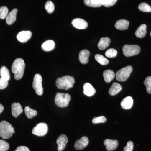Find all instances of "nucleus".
Listing matches in <instances>:
<instances>
[{
	"label": "nucleus",
	"mask_w": 151,
	"mask_h": 151,
	"mask_svg": "<svg viewBox=\"0 0 151 151\" xmlns=\"http://www.w3.org/2000/svg\"><path fill=\"white\" fill-rule=\"evenodd\" d=\"M118 52L115 49L110 48L108 49L105 52V55L108 58H112L116 57L117 56Z\"/></svg>",
	"instance_id": "2f4dec72"
},
{
	"label": "nucleus",
	"mask_w": 151,
	"mask_h": 151,
	"mask_svg": "<svg viewBox=\"0 0 151 151\" xmlns=\"http://www.w3.org/2000/svg\"><path fill=\"white\" fill-rule=\"evenodd\" d=\"M84 3L90 7H100L102 6V0H84Z\"/></svg>",
	"instance_id": "b1692460"
},
{
	"label": "nucleus",
	"mask_w": 151,
	"mask_h": 151,
	"mask_svg": "<svg viewBox=\"0 0 151 151\" xmlns=\"http://www.w3.org/2000/svg\"><path fill=\"white\" fill-rule=\"evenodd\" d=\"M90 52L87 50H82L79 53V61L83 64H86L89 62Z\"/></svg>",
	"instance_id": "4468645a"
},
{
	"label": "nucleus",
	"mask_w": 151,
	"mask_h": 151,
	"mask_svg": "<svg viewBox=\"0 0 151 151\" xmlns=\"http://www.w3.org/2000/svg\"><path fill=\"white\" fill-rule=\"evenodd\" d=\"M45 10L49 14H51L54 11L55 6L54 4L51 1H49L45 4Z\"/></svg>",
	"instance_id": "c756f323"
},
{
	"label": "nucleus",
	"mask_w": 151,
	"mask_h": 151,
	"mask_svg": "<svg viewBox=\"0 0 151 151\" xmlns=\"http://www.w3.org/2000/svg\"><path fill=\"white\" fill-rule=\"evenodd\" d=\"M133 70V68L131 65H128L120 69L116 73V78L119 81H125L129 77Z\"/></svg>",
	"instance_id": "39448f33"
},
{
	"label": "nucleus",
	"mask_w": 151,
	"mask_h": 151,
	"mask_svg": "<svg viewBox=\"0 0 151 151\" xmlns=\"http://www.w3.org/2000/svg\"><path fill=\"white\" fill-rule=\"evenodd\" d=\"M103 77L105 82L110 83L115 78L116 74L113 70H106L103 72Z\"/></svg>",
	"instance_id": "4be33fe9"
},
{
	"label": "nucleus",
	"mask_w": 151,
	"mask_h": 151,
	"mask_svg": "<svg viewBox=\"0 0 151 151\" xmlns=\"http://www.w3.org/2000/svg\"><path fill=\"white\" fill-rule=\"evenodd\" d=\"M48 131V127L46 123H40L37 124L35 127H34L32 130V133L33 134L42 137L46 135Z\"/></svg>",
	"instance_id": "6e6552de"
},
{
	"label": "nucleus",
	"mask_w": 151,
	"mask_h": 151,
	"mask_svg": "<svg viewBox=\"0 0 151 151\" xmlns=\"http://www.w3.org/2000/svg\"><path fill=\"white\" fill-rule=\"evenodd\" d=\"M129 25L128 21L125 19H120L116 22L115 24V27L116 29L120 30H125L127 29Z\"/></svg>",
	"instance_id": "6ab92c4d"
},
{
	"label": "nucleus",
	"mask_w": 151,
	"mask_h": 151,
	"mask_svg": "<svg viewBox=\"0 0 151 151\" xmlns=\"http://www.w3.org/2000/svg\"><path fill=\"white\" fill-rule=\"evenodd\" d=\"M89 142L88 138L86 137H83L76 142L74 147L76 150H82L87 147Z\"/></svg>",
	"instance_id": "f8f14e48"
},
{
	"label": "nucleus",
	"mask_w": 151,
	"mask_h": 151,
	"mask_svg": "<svg viewBox=\"0 0 151 151\" xmlns=\"http://www.w3.org/2000/svg\"><path fill=\"white\" fill-rule=\"evenodd\" d=\"M138 8L140 11L145 12H151V7L148 4L146 3H142L139 5Z\"/></svg>",
	"instance_id": "c85d7f7f"
},
{
	"label": "nucleus",
	"mask_w": 151,
	"mask_h": 151,
	"mask_svg": "<svg viewBox=\"0 0 151 151\" xmlns=\"http://www.w3.org/2000/svg\"><path fill=\"white\" fill-rule=\"evenodd\" d=\"M32 87L35 90L36 93L38 95L43 94V89L42 85V77L39 74H36L33 78Z\"/></svg>",
	"instance_id": "0eeeda50"
},
{
	"label": "nucleus",
	"mask_w": 151,
	"mask_h": 151,
	"mask_svg": "<svg viewBox=\"0 0 151 151\" xmlns=\"http://www.w3.org/2000/svg\"><path fill=\"white\" fill-rule=\"evenodd\" d=\"M74 27L79 29H86L88 27V23L81 18H76L72 20L71 22Z\"/></svg>",
	"instance_id": "9d476101"
},
{
	"label": "nucleus",
	"mask_w": 151,
	"mask_h": 151,
	"mask_svg": "<svg viewBox=\"0 0 151 151\" xmlns=\"http://www.w3.org/2000/svg\"><path fill=\"white\" fill-rule=\"evenodd\" d=\"M84 91L83 93L88 97H92L96 93V90L91 84L86 83L84 84L83 86Z\"/></svg>",
	"instance_id": "dca6fc26"
},
{
	"label": "nucleus",
	"mask_w": 151,
	"mask_h": 151,
	"mask_svg": "<svg viewBox=\"0 0 151 151\" xmlns=\"http://www.w3.org/2000/svg\"><path fill=\"white\" fill-rule=\"evenodd\" d=\"M18 10L17 9H14L10 12L9 13L6 18V22L8 25L13 24L17 19V14Z\"/></svg>",
	"instance_id": "f3484780"
},
{
	"label": "nucleus",
	"mask_w": 151,
	"mask_h": 151,
	"mask_svg": "<svg viewBox=\"0 0 151 151\" xmlns=\"http://www.w3.org/2000/svg\"><path fill=\"white\" fill-rule=\"evenodd\" d=\"M32 33L30 31H23L18 34L17 38L20 42L25 43L31 37Z\"/></svg>",
	"instance_id": "1a4fd4ad"
},
{
	"label": "nucleus",
	"mask_w": 151,
	"mask_h": 151,
	"mask_svg": "<svg viewBox=\"0 0 151 151\" xmlns=\"http://www.w3.org/2000/svg\"><path fill=\"white\" fill-rule=\"evenodd\" d=\"M133 105V98L130 96L125 97L122 100L121 103V107L125 110H128L132 108Z\"/></svg>",
	"instance_id": "a211bd4d"
},
{
	"label": "nucleus",
	"mask_w": 151,
	"mask_h": 151,
	"mask_svg": "<svg viewBox=\"0 0 151 151\" xmlns=\"http://www.w3.org/2000/svg\"><path fill=\"white\" fill-rule=\"evenodd\" d=\"M4 110V107L3 105L1 104H0V114L2 113L3 111Z\"/></svg>",
	"instance_id": "ea45409f"
},
{
	"label": "nucleus",
	"mask_w": 151,
	"mask_h": 151,
	"mask_svg": "<svg viewBox=\"0 0 151 151\" xmlns=\"http://www.w3.org/2000/svg\"><path fill=\"white\" fill-rule=\"evenodd\" d=\"M117 0H102V6L105 7H110L115 4Z\"/></svg>",
	"instance_id": "72a5a7b5"
},
{
	"label": "nucleus",
	"mask_w": 151,
	"mask_h": 151,
	"mask_svg": "<svg viewBox=\"0 0 151 151\" xmlns=\"http://www.w3.org/2000/svg\"><path fill=\"white\" fill-rule=\"evenodd\" d=\"M75 79L71 76L66 75L57 78L56 86L58 89H68L73 87L75 83Z\"/></svg>",
	"instance_id": "f03ea898"
},
{
	"label": "nucleus",
	"mask_w": 151,
	"mask_h": 151,
	"mask_svg": "<svg viewBox=\"0 0 151 151\" xmlns=\"http://www.w3.org/2000/svg\"><path fill=\"white\" fill-rule=\"evenodd\" d=\"M8 85V81L0 78V89H5Z\"/></svg>",
	"instance_id": "4c0bfd02"
},
{
	"label": "nucleus",
	"mask_w": 151,
	"mask_h": 151,
	"mask_svg": "<svg viewBox=\"0 0 151 151\" xmlns=\"http://www.w3.org/2000/svg\"><path fill=\"white\" fill-rule=\"evenodd\" d=\"M150 36H151V32H150Z\"/></svg>",
	"instance_id": "a19ab883"
},
{
	"label": "nucleus",
	"mask_w": 151,
	"mask_h": 151,
	"mask_svg": "<svg viewBox=\"0 0 151 151\" xmlns=\"http://www.w3.org/2000/svg\"><path fill=\"white\" fill-rule=\"evenodd\" d=\"M15 133L13 127L6 121L0 123V137L4 139H8Z\"/></svg>",
	"instance_id": "7ed1b4c3"
},
{
	"label": "nucleus",
	"mask_w": 151,
	"mask_h": 151,
	"mask_svg": "<svg viewBox=\"0 0 151 151\" xmlns=\"http://www.w3.org/2000/svg\"><path fill=\"white\" fill-rule=\"evenodd\" d=\"M15 151H30V150L27 147L22 146L17 148Z\"/></svg>",
	"instance_id": "58836bf2"
},
{
	"label": "nucleus",
	"mask_w": 151,
	"mask_h": 151,
	"mask_svg": "<svg viewBox=\"0 0 151 151\" xmlns=\"http://www.w3.org/2000/svg\"><path fill=\"white\" fill-rule=\"evenodd\" d=\"M68 142L67 136L65 134L60 135L56 140V143L58 145V150L62 151L65 149L66 144Z\"/></svg>",
	"instance_id": "9b49d317"
},
{
	"label": "nucleus",
	"mask_w": 151,
	"mask_h": 151,
	"mask_svg": "<svg viewBox=\"0 0 151 151\" xmlns=\"http://www.w3.org/2000/svg\"><path fill=\"white\" fill-rule=\"evenodd\" d=\"M24 111L26 116L28 119H32L37 115V111L32 109L28 106H27L25 108Z\"/></svg>",
	"instance_id": "bb28decb"
},
{
	"label": "nucleus",
	"mask_w": 151,
	"mask_h": 151,
	"mask_svg": "<svg viewBox=\"0 0 151 151\" xmlns=\"http://www.w3.org/2000/svg\"><path fill=\"white\" fill-rule=\"evenodd\" d=\"M111 42V39L109 37L101 38L97 44V47L100 50H104L109 46Z\"/></svg>",
	"instance_id": "412c9836"
},
{
	"label": "nucleus",
	"mask_w": 151,
	"mask_h": 151,
	"mask_svg": "<svg viewBox=\"0 0 151 151\" xmlns=\"http://www.w3.org/2000/svg\"><path fill=\"white\" fill-rule=\"evenodd\" d=\"M134 143L132 141H129L127 143V146L124 147V151H133L134 149Z\"/></svg>",
	"instance_id": "e433bc0d"
},
{
	"label": "nucleus",
	"mask_w": 151,
	"mask_h": 151,
	"mask_svg": "<svg viewBox=\"0 0 151 151\" xmlns=\"http://www.w3.org/2000/svg\"><path fill=\"white\" fill-rule=\"evenodd\" d=\"M55 44L52 40H48L44 42L42 45V48L45 51H50L54 48Z\"/></svg>",
	"instance_id": "393cba45"
},
{
	"label": "nucleus",
	"mask_w": 151,
	"mask_h": 151,
	"mask_svg": "<svg viewBox=\"0 0 151 151\" xmlns=\"http://www.w3.org/2000/svg\"><path fill=\"white\" fill-rule=\"evenodd\" d=\"M25 63L22 58H18L14 61L12 66V73L14 74V78L16 80L21 79L24 73Z\"/></svg>",
	"instance_id": "f257e3e1"
},
{
	"label": "nucleus",
	"mask_w": 151,
	"mask_h": 151,
	"mask_svg": "<svg viewBox=\"0 0 151 151\" xmlns=\"http://www.w3.org/2000/svg\"><path fill=\"white\" fill-rule=\"evenodd\" d=\"M147 34V26L146 24H142L138 28L135 32V35L138 38H143Z\"/></svg>",
	"instance_id": "5701e85b"
},
{
	"label": "nucleus",
	"mask_w": 151,
	"mask_h": 151,
	"mask_svg": "<svg viewBox=\"0 0 151 151\" xmlns=\"http://www.w3.org/2000/svg\"><path fill=\"white\" fill-rule=\"evenodd\" d=\"M140 50V47L137 45H126L123 47V54L126 57L137 55L139 53Z\"/></svg>",
	"instance_id": "423d86ee"
},
{
	"label": "nucleus",
	"mask_w": 151,
	"mask_h": 151,
	"mask_svg": "<svg viewBox=\"0 0 151 151\" xmlns=\"http://www.w3.org/2000/svg\"><path fill=\"white\" fill-rule=\"evenodd\" d=\"M9 148V145L6 141L0 140V151H7Z\"/></svg>",
	"instance_id": "f704fd0d"
},
{
	"label": "nucleus",
	"mask_w": 151,
	"mask_h": 151,
	"mask_svg": "<svg viewBox=\"0 0 151 151\" xmlns=\"http://www.w3.org/2000/svg\"><path fill=\"white\" fill-rule=\"evenodd\" d=\"M23 112V109L19 103H14L12 105V116L17 118Z\"/></svg>",
	"instance_id": "2eb2a0df"
},
{
	"label": "nucleus",
	"mask_w": 151,
	"mask_h": 151,
	"mask_svg": "<svg viewBox=\"0 0 151 151\" xmlns=\"http://www.w3.org/2000/svg\"><path fill=\"white\" fill-rule=\"evenodd\" d=\"M107 121V119L103 116H100L98 117H95L92 120L93 124H97L99 123H104Z\"/></svg>",
	"instance_id": "c9c22d12"
},
{
	"label": "nucleus",
	"mask_w": 151,
	"mask_h": 151,
	"mask_svg": "<svg viewBox=\"0 0 151 151\" xmlns=\"http://www.w3.org/2000/svg\"><path fill=\"white\" fill-rule=\"evenodd\" d=\"M9 14V9L6 6L0 7V19H6Z\"/></svg>",
	"instance_id": "7c9ffc66"
},
{
	"label": "nucleus",
	"mask_w": 151,
	"mask_h": 151,
	"mask_svg": "<svg viewBox=\"0 0 151 151\" xmlns=\"http://www.w3.org/2000/svg\"><path fill=\"white\" fill-rule=\"evenodd\" d=\"M71 100V96L68 93H57L55 98V103L60 108L67 107Z\"/></svg>",
	"instance_id": "20e7f679"
},
{
	"label": "nucleus",
	"mask_w": 151,
	"mask_h": 151,
	"mask_svg": "<svg viewBox=\"0 0 151 151\" xmlns=\"http://www.w3.org/2000/svg\"><path fill=\"white\" fill-rule=\"evenodd\" d=\"M122 89V86L121 84L117 82H114L109 89L108 92L111 96H114L121 92Z\"/></svg>",
	"instance_id": "aec40b11"
},
{
	"label": "nucleus",
	"mask_w": 151,
	"mask_h": 151,
	"mask_svg": "<svg viewBox=\"0 0 151 151\" xmlns=\"http://www.w3.org/2000/svg\"><path fill=\"white\" fill-rule=\"evenodd\" d=\"M144 84L146 86V89L149 94H151V76H148L144 81Z\"/></svg>",
	"instance_id": "473e14b6"
},
{
	"label": "nucleus",
	"mask_w": 151,
	"mask_h": 151,
	"mask_svg": "<svg viewBox=\"0 0 151 151\" xmlns=\"http://www.w3.org/2000/svg\"><path fill=\"white\" fill-rule=\"evenodd\" d=\"M0 75L1 78L8 81L10 79L9 72L6 66H2L0 69Z\"/></svg>",
	"instance_id": "a878e982"
},
{
	"label": "nucleus",
	"mask_w": 151,
	"mask_h": 151,
	"mask_svg": "<svg viewBox=\"0 0 151 151\" xmlns=\"http://www.w3.org/2000/svg\"><path fill=\"white\" fill-rule=\"evenodd\" d=\"M95 58L97 62L99 63L101 65H106L109 63L108 60L103 55H95Z\"/></svg>",
	"instance_id": "cd10ccee"
},
{
	"label": "nucleus",
	"mask_w": 151,
	"mask_h": 151,
	"mask_svg": "<svg viewBox=\"0 0 151 151\" xmlns=\"http://www.w3.org/2000/svg\"><path fill=\"white\" fill-rule=\"evenodd\" d=\"M104 144L107 150L112 151L116 150L118 147L119 142L116 140L107 139L104 141Z\"/></svg>",
	"instance_id": "ddd939ff"
}]
</instances>
